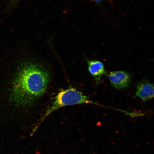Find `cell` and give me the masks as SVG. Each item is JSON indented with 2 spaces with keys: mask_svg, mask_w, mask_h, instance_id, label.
<instances>
[{
  "mask_svg": "<svg viewBox=\"0 0 154 154\" xmlns=\"http://www.w3.org/2000/svg\"><path fill=\"white\" fill-rule=\"evenodd\" d=\"M19 0H10L11 5H14L16 4Z\"/></svg>",
  "mask_w": 154,
  "mask_h": 154,
  "instance_id": "6",
  "label": "cell"
},
{
  "mask_svg": "<svg viewBox=\"0 0 154 154\" xmlns=\"http://www.w3.org/2000/svg\"><path fill=\"white\" fill-rule=\"evenodd\" d=\"M88 70L93 76L99 77L105 73V69L102 63L97 60H90L88 62Z\"/></svg>",
  "mask_w": 154,
  "mask_h": 154,
  "instance_id": "5",
  "label": "cell"
},
{
  "mask_svg": "<svg viewBox=\"0 0 154 154\" xmlns=\"http://www.w3.org/2000/svg\"><path fill=\"white\" fill-rule=\"evenodd\" d=\"M136 96L144 101L153 98L154 95V86L151 83L142 82L136 86Z\"/></svg>",
  "mask_w": 154,
  "mask_h": 154,
  "instance_id": "4",
  "label": "cell"
},
{
  "mask_svg": "<svg viewBox=\"0 0 154 154\" xmlns=\"http://www.w3.org/2000/svg\"><path fill=\"white\" fill-rule=\"evenodd\" d=\"M49 79L48 72L38 65H25L14 80L11 91L12 99L20 105L33 102L45 93Z\"/></svg>",
  "mask_w": 154,
  "mask_h": 154,
  "instance_id": "1",
  "label": "cell"
},
{
  "mask_svg": "<svg viewBox=\"0 0 154 154\" xmlns=\"http://www.w3.org/2000/svg\"><path fill=\"white\" fill-rule=\"evenodd\" d=\"M93 1L96 2H99L102 1L104 0H93Z\"/></svg>",
  "mask_w": 154,
  "mask_h": 154,
  "instance_id": "7",
  "label": "cell"
},
{
  "mask_svg": "<svg viewBox=\"0 0 154 154\" xmlns=\"http://www.w3.org/2000/svg\"><path fill=\"white\" fill-rule=\"evenodd\" d=\"M108 78L111 84L118 89H123L127 87L131 82L130 74L125 71L111 72L109 74Z\"/></svg>",
  "mask_w": 154,
  "mask_h": 154,
  "instance_id": "3",
  "label": "cell"
},
{
  "mask_svg": "<svg viewBox=\"0 0 154 154\" xmlns=\"http://www.w3.org/2000/svg\"><path fill=\"white\" fill-rule=\"evenodd\" d=\"M94 104L81 92L74 88H70L59 92L51 105L47 110L43 118L54 111L66 106L83 104Z\"/></svg>",
  "mask_w": 154,
  "mask_h": 154,
  "instance_id": "2",
  "label": "cell"
}]
</instances>
